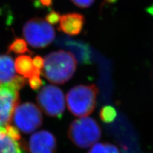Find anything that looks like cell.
<instances>
[{
	"label": "cell",
	"mask_w": 153,
	"mask_h": 153,
	"mask_svg": "<svg viewBox=\"0 0 153 153\" xmlns=\"http://www.w3.org/2000/svg\"><path fill=\"white\" fill-rule=\"evenodd\" d=\"M77 61L70 52L63 50L51 52L45 56L43 75L49 82L63 84L74 76Z\"/></svg>",
	"instance_id": "6da1fadb"
},
{
	"label": "cell",
	"mask_w": 153,
	"mask_h": 153,
	"mask_svg": "<svg viewBox=\"0 0 153 153\" xmlns=\"http://www.w3.org/2000/svg\"><path fill=\"white\" fill-rule=\"evenodd\" d=\"M98 89L94 84L78 85L66 94L67 107L76 117H85L91 114L97 104Z\"/></svg>",
	"instance_id": "7a4b0ae2"
},
{
	"label": "cell",
	"mask_w": 153,
	"mask_h": 153,
	"mask_svg": "<svg viewBox=\"0 0 153 153\" xmlns=\"http://www.w3.org/2000/svg\"><path fill=\"white\" fill-rule=\"evenodd\" d=\"M26 84V78L16 75L11 82L0 84V128L7 126L12 121L20 101L19 91Z\"/></svg>",
	"instance_id": "3957f363"
},
{
	"label": "cell",
	"mask_w": 153,
	"mask_h": 153,
	"mask_svg": "<svg viewBox=\"0 0 153 153\" xmlns=\"http://www.w3.org/2000/svg\"><path fill=\"white\" fill-rule=\"evenodd\" d=\"M102 130L95 119L84 117L75 119L68 130V137L73 143L81 149L95 144L101 138Z\"/></svg>",
	"instance_id": "277c9868"
},
{
	"label": "cell",
	"mask_w": 153,
	"mask_h": 153,
	"mask_svg": "<svg viewBox=\"0 0 153 153\" xmlns=\"http://www.w3.org/2000/svg\"><path fill=\"white\" fill-rule=\"evenodd\" d=\"M23 36L31 47L44 48L54 41V27L42 18H33L27 21L22 28Z\"/></svg>",
	"instance_id": "5b68a950"
},
{
	"label": "cell",
	"mask_w": 153,
	"mask_h": 153,
	"mask_svg": "<svg viewBox=\"0 0 153 153\" xmlns=\"http://www.w3.org/2000/svg\"><path fill=\"white\" fill-rule=\"evenodd\" d=\"M36 102L40 108L48 116L61 118L65 109V95L60 88L47 85L38 93Z\"/></svg>",
	"instance_id": "8992f818"
},
{
	"label": "cell",
	"mask_w": 153,
	"mask_h": 153,
	"mask_svg": "<svg viewBox=\"0 0 153 153\" xmlns=\"http://www.w3.org/2000/svg\"><path fill=\"white\" fill-rule=\"evenodd\" d=\"M12 120L15 127L24 133H31L39 128L43 123L40 109L31 102L18 105L13 112Z\"/></svg>",
	"instance_id": "52a82bcc"
},
{
	"label": "cell",
	"mask_w": 153,
	"mask_h": 153,
	"mask_svg": "<svg viewBox=\"0 0 153 153\" xmlns=\"http://www.w3.org/2000/svg\"><path fill=\"white\" fill-rule=\"evenodd\" d=\"M0 153H28L20 132L10 124L0 129Z\"/></svg>",
	"instance_id": "ba28073f"
},
{
	"label": "cell",
	"mask_w": 153,
	"mask_h": 153,
	"mask_svg": "<svg viewBox=\"0 0 153 153\" xmlns=\"http://www.w3.org/2000/svg\"><path fill=\"white\" fill-rule=\"evenodd\" d=\"M30 153H56L57 141L52 133L42 130L31 136L27 145Z\"/></svg>",
	"instance_id": "9c48e42d"
},
{
	"label": "cell",
	"mask_w": 153,
	"mask_h": 153,
	"mask_svg": "<svg viewBox=\"0 0 153 153\" xmlns=\"http://www.w3.org/2000/svg\"><path fill=\"white\" fill-rule=\"evenodd\" d=\"M85 18L82 14L73 12L61 16L58 30L70 36L80 34L84 25Z\"/></svg>",
	"instance_id": "30bf717a"
},
{
	"label": "cell",
	"mask_w": 153,
	"mask_h": 153,
	"mask_svg": "<svg viewBox=\"0 0 153 153\" xmlns=\"http://www.w3.org/2000/svg\"><path fill=\"white\" fill-rule=\"evenodd\" d=\"M63 41L62 45L71 51V54L80 64L88 65L91 63V51L87 44L83 42L68 39V38Z\"/></svg>",
	"instance_id": "8fae6325"
},
{
	"label": "cell",
	"mask_w": 153,
	"mask_h": 153,
	"mask_svg": "<svg viewBox=\"0 0 153 153\" xmlns=\"http://www.w3.org/2000/svg\"><path fill=\"white\" fill-rule=\"evenodd\" d=\"M16 75L12 57L7 54L0 55V84L11 82Z\"/></svg>",
	"instance_id": "7c38bea8"
},
{
	"label": "cell",
	"mask_w": 153,
	"mask_h": 153,
	"mask_svg": "<svg viewBox=\"0 0 153 153\" xmlns=\"http://www.w3.org/2000/svg\"><path fill=\"white\" fill-rule=\"evenodd\" d=\"M16 71L24 77L29 78L35 74H40L42 71L33 66V60L29 56L22 55L17 57L15 61Z\"/></svg>",
	"instance_id": "4fadbf2b"
},
{
	"label": "cell",
	"mask_w": 153,
	"mask_h": 153,
	"mask_svg": "<svg viewBox=\"0 0 153 153\" xmlns=\"http://www.w3.org/2000/svg\"><path fill=\"white\" fill-rule=\"evenodd\" d=\"M8 52H13L17 54H32L31 51L28 49L26 41L21 38H16L10 43L8 47Z\"/></svg>",
	"instance_id": "5bb4252c"
},
{
	"label": "cell",
	"mask_w": 153,
	"mask_h": 153,
	"mask_svg": "<svg viewBox=\"0 0 153 153\" xmlns=\"http://www.w3.org/2000/svg\"><path fill=\"white\" fill-rule=\"evenodd\" d=\"M88 153H120V152L116 146L107 142L95 143Z\"/></svg>",
	"instance_id": "9a60e30c"
},
{
	"label": "cell",
	"mask_w": 153,
	"mask_h": 153,
	"mask_svg": "<svg viewBox=\"0 0 153 153\" xmlns=\"http://www.w3.org/2000/svg\"><path fill=\"white\" fill-rule=\"evenodd\" d=\"M100 117L104 123H112L117 117L116 110L111 105H106L100 110Z\"/></svg>",
	"instance_id": "2e32d148"
},
{
	"label": "cell",
	"mask_w": 153,
	"mask_h": 153,
	"mask_svg": "<svg viewBox=\"0 0 153 153\" xmlns=\"http://www.w3.org/2000/svg\"><path fill=\"white\" fill-rule=\"evenodd\" d=\"M40 74H35L29 77L28 82L30 88L35 91H37L41 88L44 82L40 79Z\"/></svg>",
	"instance_id": "e0dca14e"
},
{
	"label": "cell",
	"mask_w": 153,
	"mask_h": 153,
	"mask_svg": "<svg viewBox=\"0 0 153 153\" xmlns=\"http://www.w3.org/2000/svg\"><path fill=\"white\" fill-rule=\"evenodd\" d=\"M61 15L59 12H57L54 10H51L49 12L46 16V21L51 25H56L59 22Z\"/></svg>",
	"instance_id": "ac0fdd59"
},
{
	"label": "cell",
	"mask_w": 153,
	"mask_h": 153,
	"mask_svg": "<svg viewBox=\"0 0 153 153\" xmlns=\"http://www.w3.org/2000/svg\"><path fill=\"white\" fill-rule=\"evenodd\" d=\"M76 7L80 8H88L91 6L94 0H71Z\"/></svg>",
	"instance_id": "d6986e66"
},
{
	"label": "cell",
	"mask_w": 153,
	"mask_h": 153,
	"mask_svg": "<svg viewBox=\"0 0 153 153\" xmlns=\"http://www.w3.org/2000/svg\"><path fill=\"white\" fill-rule=\"evenodd\" d=\"M33 64L36 68L42 70L44 66V59L40 56H36L33 59Z\"/></svg>",
	"instance_id": "ffe728a7"
},
{
	"label": "cell",
	"mask_w": 153,
	"mask_h": 153,
	"mask_svg": "<svg viewBox=\"0 0 153 153\" xmlns=\"http://www.w3.org/2000/svg\"><path fill=\"white\" fill-rule=\"evenodd\" d=\"M53 3V0H36V7H51Z\"/></svg>",
	"instance_id": "44dd1931"
},
{
	"label": "cell",
	"mask_w": 153,
	"mask_h": 153,
	"mask_svg": "<svg viewBox=\"0 0 153 153\" xmlns=\"http://www.w3.org/2000/svg\"><path fill=\"white\" fill-rule=\"evenodd\" d=\"M106 1L108 3H114L116 1V0H106Z\"/></svg>",
	"instance_id": "7402d4cb"
},
{
	"label": "cell",
	"mask_w": 153,
	"mask_h": 153,
	"mask_svg": "<svg viewBox=\"0 0 153 153\" xmlns=\"http://www.w3.org/2000/svg\"><path fill=\"white\" fill-rule=\"evenodd\" d=\"M0 129H1V128H0Z\"/></svg>",
	"instance_id": "603a6c76"
}]
</instances>
